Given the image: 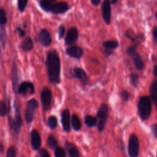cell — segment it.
Segmentation results:
<instances>
[{"label": "cell", "instance_id": "1", "mask_svg": "<svg viewBox=\"0 0 157 157\" xmlns=\"http://www.w3.org/2000/svg\"><path fill=\"white\" fill-rule=\"evenodd\" d=\"M49 82L52 84L60 82L61 62L59 56L55 50L48 51L45 61Z\"/></svg>", "mask_w": 157, "mask_h": 157}, {"label": "cell", "instance_id": "2", "mask_svg": "<svg viewBox=\"0 0 157 157\" xmlns=\"http://www.w3.org/2000/svg\"><path fill=\"white\" fill-rule=\"evenodd\" d=\"M151 112V103L148 96H142L140 98L138 103V112L142 120H145L148 118Z\"/></svg>", "mask_w": 157, "mask_h": 157}, {"label": "cell", "instance_id": "3", "mask_svg": "<svg viewBox=\"0 0 157 157\" xmlns=\"http://www.w3.org/2000/svg\"><path fill=\"white\" fill-rule=\"evenodd\" d=\"M108 112H109L108 105L105 104H101L97 113V117L98 118V129L100 132H101L104 129L105 124L108 117Z\"/></svg>", "mask_w": 157, "mask_h": 157}, {"label": "cell", "instance_id": "4", "mask_svg": "<svg viewBox=\"0 0 157 157\" xmlns=\"http://www.w3.org/2000/svg\"><path fill=\"white\" fill-rule=\"evenodd\" d=\"M126 53L131 57L136 69L140 70L144 68V64L139 54L136 52L134 46H130L126 49Z\"/></svg>", "mask_w": 157, "mask_h": 157}, {"label": "cell", "instance_id": "5", "mask_svg": "<svg viewBox=\"0 0 157 157\" xmlns=\"http://www.w3.org/2000/svg\"><path fill=\"white\" fill-rule=\"evenodd\" d=\"M139 151V143L136 135L131 134L128 142V153L131 157H137Z\"/></svg>", "mask_w": 157, "mask_h": 157}, {"label": "cell", "instance_id": "6", "mask_svg": "<svg viewBox=\"0 0 157 157\" xmlns=\"http://www.w3.org/2000/svg\"><path fill=\"white\" fill-rule=\"evenodd\" d=\"M39 106L38 102L35 99H31L27 102L26 108L25 112V117L28 123H30L34 117V111Z\"/></svg>", "mask_w": 157, "mask_h": 157}, {"label": "cell", "instance_id": "7", "mask_svg": "<svg viewBox=\"0 0 157 157\" xmlns=\"http://www.w3.org/2000/svg\"><path fill=\"white\" fill-rule=\"evenodd\" d=\"M10 77H11V80L12 83V87L13 91L15 93H18V81H19V72H18V69L17 67V66L16 64V63L15 61H13L11 68H10Z\"/></svg>", "mask_w": 157, "mask_h": 157}, {"label": "cell", "instance_id": "8", "mask_svg": "<svg viewBox=\"0 0 157 157\" xmlns=\"http://www.w3.org/2000/svg\"><path fill=\"white\" fill-rule=\"evenodd\" d=\"M110 0H104L101 4V13L102 17L107 25L110 23L111 20V7Z\"/></svg>", "mask_w": 157, "mask_h": 157}, {"label": "cell", "instance_id": "9", "mask_svg": "<svg viewBox=\"0 0 157 157\" xmlns=\"http://www.w3.org/2000/svg\"><path fill=\"white\" fill-rule=\"evenodd\" d=\"M40 98L43 109L44 110H48L50 107L52 100V93L50 90L47 88H44L40 94Z\"/></svg>", "mask_w": 157, "mask_h": 157}, {"label": "cell", "instance_id": "10", "mask_svg": "<svg viewBox=\"0 0 157 157\" xmlns=\"http://www.w3.org/2000/svg\"><path fill=\"white\" fill-rule=\"evenodd\" d=\"M10 128L15 133L18 134L20 130V128L22 125V119L20 116V113L17 110V113L15 117V119H12L10 117L8 118Z\"/></svg>", "mask_w": 157, "mask_h": 157}, {"label": "cell", "instance_id": "11", "mask_svg": "<svg viewBox=\"0 0 157 157\" xmlns=\"http://www.w3.org/2000/svg\"><path fill=\"white\" fill-rule=\"evenodd\" d=\"M69 7L66 2H58L56 3H52L49 12H52L54 14L63 13L68 10Z\"/></svg>", "mask_w": 157, "mask_h": 157}, {"label": "cell", "instance_id": "12", "mask_svg": "<svg viewBox=\"0 0 157 157\" xmlns=\"http://www.w3.org/2000/svg\"><path fill=\"white\" fill-rule=\"evenodd\" d=\"M78 37V32L76 28L72 27L67 32L65 37V44L70 45L75 42Z\"/></svg>", "mask_w": 157, "mask_h": 157}, {"label": "cell", "instance_id": "13", "mask_svg": "<svg viewBox=\"0 0 157 157\" xmlns=\"http://www.w3.org/2000/svg\"><path fill=\"white\" fill-rule=\"evenodd\" d=\"M34 93V86L30 82H23L18 86V93L23 95L32 94Z\"/></svg>", "mask_w": 157, "mask_h": 157}, {"label": "cell", "instance_id": "14", "mask_svg": "<svg viewBox=\"0 0 157 157\" xmlns=\"http://www.w3.org/2000/svg\"><path fill=\"white\" fill-rule=\"evenodd\" d=\"M39 42L44 47H48L52 42L50 33L46 29H42L39 34Z\"/></svg>", "mask_w": 157, "mask_h": 157}, {"label": "cell", "instance_id": "15", "mask_svg": "<svg viewBox=\"0 0 157 157\" xmlns=\"http://www.w3.org/2000/svg\"><path fill=\"white\" fill-rule=\"evenodd\" d=\"M66 53L69 56L75 58H80L83 55V49L78 46H71L66 48Z\"/></svg>", "mask_w": 157, "mask_h": 157}, {"label": "cell", "instance_id": "16", "mask_svg": "<svg viewBox=\"0 0 157 157\" xmlns=\"http://www.w3.org/2000/svg\"><path fill=\"white\" fill-rule=\"evenodd\" d=\"M31 143L34 150H38L41 145V138L39 132L33 129L31 133Z\"/></svg>", "mask_w": 157, "mask_h": 157}, {"label": "cell", "instance_id": "17", "mask_svg": "<svg viewBox=\"0 0 157 157\" xmlns=\"http://www.w3.org/2000/svg\"><path fill=\"white\" fill-rule=\"evenodd\" d=\"M61 122L64 130L66 132H69L70 128V113L69 110L65 109L61 114Z\"/></svg>", "mask_w": 157, "mask_h": 157}, {"label": "cell", "instance_id": "18", "mask_svg": "<svg viewBox=\"0 0 157 157\" xmlns=\"http://www.w3.org/2000/svg\"><path fill=\"white\" fill-rule=\"evenodd\" d=\"M73 72L75 77L77 78L83 84L86 85L88 83V78H87L86 73L83 69L80 67H75L74 68Z\"/></svg>", "mask_w": 157, "mask_h": 157}, {"label": "cell", "instance_id": "19", "mask_svg": "<svg viewBox=\"0 0 157 157\" xmlns=\"http://www.w3.org/2000/svg\"><path fill=\"white\" fill-rule=\"evenodd\" d=\"M33 47V42L31 38L29 36L25 38L20 45V48L23 52L30 51Z\"/></svg>", "mask_w": 157, "mask_h": 157}, {"label": "cell", "instance_id": "20", "mask_svg": "<svg viewBox=\"0 0 157 157\" xmlns=\"http://www.w3.org/2000/svg\"><path fill=\"white\" fill-rule=\"evenodd\" d=\"M65 145L68 151L69 157H79V152L72 144L66 142Z\"/></svg>", "mask_w": 157, "mask_h": 157}, {"label": "cell", "instance_id": "21", "mask_svg": "<svg viewBox=\"0 0 157 157\" xmlns=\"http://www.w3.org/2000/svg\"><path fill=\"white\" fill-rule=\"evenodd\" d=\"M102 45L105 49L113 50V49L116 48L118 46V42L116 40H106L102 44Z\"/></svg>", "mask_w": 157, "mask_h": 157}, {"label": "cell", "instance_id": "22", "mask_svg": "<svg viewBox=\"0 0 157 157\" xmlns=\"http://www.w3.org/2000/svg\"><path fill=\"white\" fill-rule=\"evenodd\" d=\"M71 123H72L73 129L75 131L80 130V127H81V123H80V120H79L78 117L76 115L74 114L72 116Z\"/></svg>", "mask_w": 157, "mask_h": 157}, {"label": "cell", "instance_id": "23", "mask_svg": "<svg viewBox=\"0 0 157 157\" xmlns=\"http://www.w3.org/2000/svg\"><path fill=\"white\" fill-rule=\"evenodd\" d=\"M97 120L93 116L86 115L85 117V123L88 127H93L96 124Z\"/></svg>", "mask_w": 157, "mask_h": 157}, {"label": "cell", "instance_id": "24", "mask_svg": "<svg viewBox=\"0 0 157 157\" xmlns=\"http://www.w3.org/2000/svg\"><path fill=\"white\" fill-rule=\"evenodd\" d=\"M47 145L49 148L52 149H53V148L55 149L57 147V145H58L57 140H56L55 137L53 136L50 135L48 136L47 141Z\"/></svg>", "mask_w": 157, "mask_h": 157}, {"label": "cell", "instance_id": "25", "mask_svg": "<svg viewBox=\"0 0 157 157\" xmlns=\"http://www.w3.org/2000/svg\"><path fill=\"white\" fill-rule=\"evenodd\" d=\"M1 34H0V37H1V47L2 48H4L5 44H6V29L4 28L3 26H1Z\"/></svg>", "mask_w": 157, "mask_h": 157}, {"label": "cell", "instance_id": "26", "mask_svg": "<svg viewBox=\"0 0 157 157\" xmlns=\"http://www.w3.org/2000/svg\"><path fill=\"white\" fill-rule=\"evenodd\" d=\"M48 125L51 129H55L57 126V119L55 116H50L47 120Z\"/></svg>", "mask_w": 157, "mask_h": 157}, {"label": "cell", "instance_id": "27", "mask_svg": "<svg viewBox=\"0 0 157 157\" xmlns=\"http://www.w3.org/2000/svg\"><path fill=\"white\" fill-rule=\"evenodd\" d=\"M150 92L151 93V96L157 97V80H154L150 87Z\"/></svg>", "mask_w": 157, "mask_h": 157}, {"label": "cell", "instance_id": "28", "mask_svg": "<svg viewBox=\"0 0 157 157\" xmlns=\"http://www.w3.org/2000/svg\"><path fill=\"white\" fill-rule=\"evenodd\" d=\"M7 23V17L5 10L1 8L0 9V25L1 26H4Z\"/></svg>", "mask_w": 157, "mask_h": 157}, {"label": "cell", "instance_id": "29", "mask_svg": "<svg viewBox=\"0 0 157 157\" xmlns=\"http://www.w3.org/2000/svg\"><path fill=\"white\" fill-rule=\"evenodd\" d=\"M129 78H130V82L131 85L136 87L137 85L138 80H139V76L136 73H132L129 75Z\"/></svg>", "mask_w": 157, "mask_h": 157}, {"label": "cell", "instance_id": "30", "mask_svg": "<svg viewBox=\"0 0 157 157\" xmlns=\"http://www.w3.org/2000/svg\"><path fill=\"white\" fill-rule=\"evenodd\" d=\"M55 157H66V152L63 148L60 147H57L55 149Z\"/></svg>", "mask_w": 157, "mask_h": 157}, {"label": "cell", "instance_id": "31", "mask_svg": "<svg viewBox=\"0 0 157 157\" xmlns=\"http://www.w3.org/2000/svg\"><path fill=\"white\" fill-rule=\"evenodd\" d=\"M28 0H18L17 1V5H18V10L22 12L25 10L27 4H28Z\"/></svg>", "mask_w": 157, "mask_h": 157}, {"label": "cell", "instance_id": "32", "mask_svg": "<svg viewBox=\"0 0 157 157\" xmlns=\"http://www.w3.org/2000/svg\"><path fill=\"white\" fill-rule=\"evenodd\" d=\"M7 112V108L6 106V103L3 101H1L0 102V114L1 117L4 116Z\"/></svg>", "mask_w": 157, "mask_h": 157}, {"label": "cell", "instance_id": "33", "mask_svg": "<svg viewBox=\"0 0 157 157\" xmlns=\"http://www.w3.org/2000/svg\"><path fill=\"white\" fill-rule=\"evenodd\" d=\"M16 149L13 147H10L7 151V157H16Z\"/></svg>", "mask_w": 157, "mask_h": 157}, {"label": "cell", "instance_id": "34", "mask_svg": "<svg viewBox=\"0 0 157 157\" xmlns=\"http://www.w3.org/2000/svg\"><path fill=\"white\" fill-rule=\"evenodd\" d=\"M58 37L59 39H61L63 38L64 35L65 34V27L63 25H61L58 27Z\"/></svg>", "mask_w": 157, "mask_h": 157}, {"label": "cell", "instance_id": "35", "mask_svg": "<svg viewBox=\"0 0 157 157\" xmlns=\"http://www.w3.org/2000/svg\"><path fill=\"white\" fill-rule=\"evenodd\" d=\"M121 99L124 101H127L129 97H130V94L129 93V92H128L126 90H123L121 92Z\"/></svg>", "mask_w": 157, "mask_h": 157}, {"label": "cell", "instance_id": "36", "mask_svg": "<svg viewBox=\"0 0 157 157\" xmlns=\"http://www.w3.org/2000/svg\"><path fill=\"white\" fill-rule=\"evenodd\" d=\"M39 155L40 157H50L48 152L44 148H42L40 150Z\"/></svg>", "mask_w": 157, "mask_h": 157}, {"label": "cell", "instance_id": "37", "mask_svg": "<svg viewBox=\"0 0 157 157\" xmlns=\"http://www.w3.org/2000/svg\"><path fill=\"white\" fill-rule=\"evenodd\" d=\"M14 32L15 33H17L18 34V35H19V36L20 37H23L24 36H25V31L24 30H23L21 28H20V27H17L16 28H15V31H14Z\"/></svg>", "mask_w": 157, "mask_h": 157}, {"label": "cell", "instance_id": "38", "mask_svg": "<svg viewBox=\"0 0 157 157\" xmlns=\"http://www.w3.org/2000/svg\"><path fill=\"white\" fill-rule=\"evenodd\" d=\"M152 33H153V39H154V40H155V42L157 43V27L155 26V27L153 28Z\"/></svg>", "mask_w": 157, "mask_h": 157}, {"label": "cell", "instance_id": "39", "mask_svg": "<svg viewBox=\"0 0 157 157\" xmlns=\"http://www.w3.org/2000/svg\"><path fill=\"white\" fill-rule=\"evenodd\" d=\"M151 128H152V131H153L154 136L156 137H157V124H153L151 126Z\"/></svg>", "mask_w": 157, "mask_h": 157}, {"label": "cell", "instance_id": "40", "mask_svg": "<svg viewBox=\"0 0 157 157\" xmlns=\"http://www.w3.org/2000/svg\"><path fill=\"white\" fill-rule=\"evenodd\" d=\"M113 52V50H108V49H105V50H104V53L105 55L107 56H109V55H110L111 54H112Z\"/></svg>", "mask_w": 157, "mask_h": 157}, {"label": "cell", "instance_id": "41", "mask_svg": "<svg viewBox=\"0 0 157 157\" xmlns=\"http://www.w3.org/2000/svg\"><path fill=\"white\" fill-rule=\"evenodd\" d=\"M91 4L93 6H97L99 4V3L101 2V0H91Z\"/></svg>", "mask_w": 157, "mask_h": 157}, {"label": "cell", "instance_id": "42", "mask_svg": "<svg viewBox=\"0 0 157 157\" xmlns=\"http://www.w3.org/2000/svg\"><path fill=\"white\" fill-rule=\"evenodd\" d=\"M151 99L153 100V101L154 102L156 108H157V97H155V96H151Z\"/></svg>", "mask_w": 157, "mask_h": 157}, {"label": "cell", "instance_id": "43", "mask_svg": "<svg viewBox=\"0 0 157 157\" xmlns=\"http://www.w3.org/2000/svg\"><path fill=\"white\" fill-rule=\"evenodd\" d=\"M153 74L157 77V65H156L155 67H154V69H153Z\"/></svg>", "mask_w": 157, "mask_h": 157}, {"label": "cell", "instance_id": "44", "mask_svg": "<svg viewBox=\"0 0 157 157\" xmlns=\"http://www.w3.org/2000/svg\"><path fill=\"white\" fill-rule=\"evenodd\" d=\"M117 1H118V0H112V1H110V4H115L116 2H117Z\"/></svg>", "mask_w": 157, "mask_h": 157}, {"label": "cell", "instance_id": "45", "mask_svg": "<svg viewBox=\"0 0 157 157\" xmlns=\"http://www.w3.org/2000/svg\"><path fill=\"white\" fill-rule=\"evenodd\" d=\"M45 1H48V2H52V3H53L56 0H45Z\"/></svg>", "mask_w": 157, "mask_h": 157}, {"label": "cell", "instance_id": "46", "mask_svg": "<svg viewBox=\"0 0 157 157\" xmlns=\"http://www.w3.org/2000/svg\"><path fill=\"white\" fill-rule=\"evenodd\" d=\"M1 151H2V145H1Z\"/></svg>", "mask_w": 157, "mask_h": 157}, {"label": "cell", "instance_id": "47", "mask_svg": "<svg viewBox=\"0 0 157 157\" xmlns=\"http://www.w3.org/2000/svg\"><path fill=\"white\" fill-rule=\"evenodd\" d=\"M156 20H157V12H156Z\"/></svg>", "mask_w": 157, "mask_h": 157}]
</instances>
